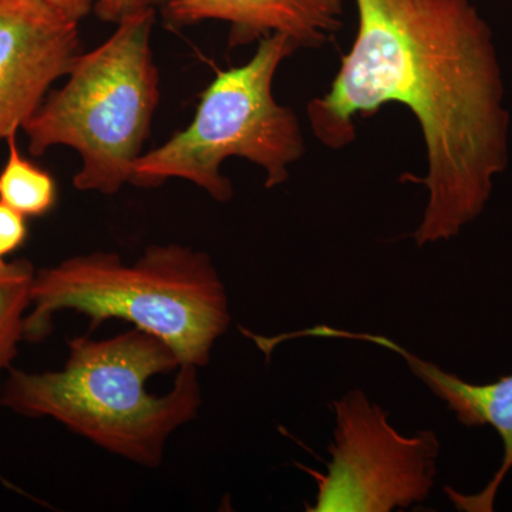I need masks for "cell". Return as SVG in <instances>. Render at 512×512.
I'll return each mask as SVG.
<instances>
[{"instance_id":"6da1fadb","label":"cell","mask_w":512,"mask_h":512,"mask_svg":"<svg viewBox=\"0 0 512 512\" xmlns=\"http://www.w3.org/2000/svg\"><path fill=\"white\" fill-rule=\"evenodd\" d=\"M355 42L329 92L308 103L313 136L339 150L356 117L399 103L419 121L429 201L414 241L457 237L477 220L510 160V114L494 35L473 0H355Z\"/></svg>"},{"instance_id":"7a4b0ae2","label":"cell","mask_w":512,"mask_h":512,"mask_svg":"<svg viewBox=\"0 0 512 512\" xmlns=\"http://www.w3.org/2000/svg\"><path fill=\"white\" fill-rule=\"evenodd\" d=\"M197 369L141 329L103 340L83 336L69 340V357L56 372L10 369L0 404L19 416L59 421L131 463L158 467L171 434L200 410Z\"/></svg>"},{"instance_id":"3957f363","label":"cell","mask_w":512,"mask_h":512,"mask_svg":"<svg viewBox=\"0 0 512 512\" xmlns=\"http://www.w3.org/2000/svg\"><path fill=\"white\" fill-rule=\"evenodd\" d=\"M83 313L93 328L124 319L173 349L181 365L210 362L231 322L228 295L204 252L178 244L153 245L134 264L113 252L64 259L36 271L25 340L42 342L62 311Z\"/></svg>"},{"instance_id":"277c9868","label":"cell","mask_w":512,"mask_h":512,"mask_svg":"<svg viewBox=\"0 0 512 512\" xmlns=\"http://www.w3.org/2000/svg\"><path fill=\"white\" fill-rule=\"evenodd\" d=\"M156 18L150 9L121 19L106 42L77 56L67 82L22 126L32 156L57 146L79 154L76 190L117 194L144 154L161 96L151 50Z\"/></svg>"},{"instance_id":"5b68a950","label":"cell","mask_w":512,"mask_h":512,"mask_svg":"<svg viewBox=\"0 0 512 512\" xmlns=\"http://www.w3.org/2000/svg\"><path fill=\"white\" fill-rule=\"evenodd\" d=\"M298 49L282 33L259 40L247 63L215 76L190 126L138 158L130 184L154 188L177 178L228 202L234 190L221 165L231 157L261 167L266 188L286 183L291 165L305 154V141L298 116L275 100L272 87L279 66Z\"/></svg>"},{"instance_id":"8992f818","label":"cell","mask_w":512,"mask_h":512,"mask_svg":"<svg viewBox=\"0 0 512 512\" xmlns=\"http://www.w3.org/2000/svg\"><path fill=\"white\" fill-rule=\"evenodd\" d=\"M336 427L323 473L305 468L318 485L308 512H390L429 498L440 441L433 430L403 436L389 413L362 390L333 400Z\"/></svg>"},{"instance_id":"52a82bcc","label":"cell","mask_w":512,"mask_h":512,"mask_svg":"<svg viewBox=\"0 0 512 512\" xmlns=\"http://www.w3.org/2000/svg\"><path fill=\"white\" fill-rule=\"evenodd\" d=\"M80 53L76 20L43 0H0V141L22 130Z\"/></svg>"},{"instance_id":"ba28073f","label":"cell","mask_w":512,"mask_h":512,"mask_svg":"<svg viewBox=\"0 0 512 512\" xmlns=\"http://www.w3.org/2000/svg\"><path fill=\"white\" fill-rule=\"evenodd\" d=\"M295 338L345 339L369 342L379 348L390 350L402 357L410 372L436 394L447 409L454 413L458 423L467 429L491 427L503 441L504 457L501 467L490 483L477 494L464 495L446 488L448 497L458 510L488 512L494 510L495 498L512 468V375L500 377L494 382L476 384L466 382L453 373L440 369L434 363L420 359L399 343L387 336L350 332L332 326L316 325L313 328L296 330Z\"/></svg>"},{"instance_id":"9c48e42d","label":"cell","mask_w":512,"mask_h":512,"mask_svg":"<svg viewBox=\"0 0 512 512\" xmlns=\"http://www.w3.org/2000/svg\"><path fill=\"white\" fill-rule=\"evenodd\" d=\"M170 25L184 28L207 20L228 23L229 47L274 33L305 49H319L342 28V0H174L163 9Z\"/></svg>"},{"instance_id":"30bf717a","label":"cell","mask_w":512,"mask_h":512,"mask_svg":"<svg viewBox=\"0 0 512 512\" xmlns=\"http://www.w3.org/2000/svg\"><path fill=\"white\" fill-rule=\"evenodd\" d=\"M6 144L8 157L0 170V201L23 217H45L57 204L55 178L20 153L18 133L10 134Z\"/></svg>"},{"instance_id":"8fae6325","label":"cell","mask_w":512,"mask_h":512,"mask_svg":"<svg viewBox=\"0 0 512 512\" xmlns=\"http://www.w3.org/2000/svg\"><path fill=\"white\" fill-rule=\"evenodd\" d=\"M35 275V266L28 259H0V393L3 373L12 369L20 342L25 340Z\"/></svg>"},{"instance_id":"7c38bea8","label":"cell","mask_w":512,"mask_h":512,"mask_svg":"<svg viewBox=\"0 0 512 512\" xmlns=\"http://www.w3.org/2000/svg\"><path fill=\"white\" fill-rule=\"evenodd\" d=\"M28 218L0 201V259L15 254L28 239Z\"/></svg>"},{"instance_id":"4fadbf2b","label":"cell","mask_w":512,"mask_h":512,"mask_svg":"<svg viewBox=\"0 0 512 512\" xmlns=\"http://www.w3.org/2000/svg\"><path fill=\"white\" fill-rule=\"evenodd\" d=\"M174 0H97L94 6V13L97 18L107 23H117L127 16L143 10H163L165 6L173 3Z\"/></svg>"},{"instance_id":"5bb4252c","label":"cell","mask_w":512,"mask_h":512,"mask_svg":"<svg viewBox=\"0 0 512 512\" xmlns=\"http://www.w3.org/2000/svg\"><path fill=\"white\" fill-rule=\"evenodd\" d=\"M43 2L49 3L50 6L66 15L67 18L80 23V20L93 12L97 0H43Z\"/></svg>"}]
</instances>
